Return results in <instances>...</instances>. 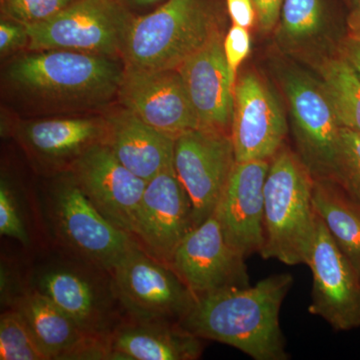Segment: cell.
Wrapping results in <instances>:
<instances>
[{
	"label": "cell",
	"instance_id": "cell-1",
	"mask_svg": "<svg viewBox=\"0 0 360 360\" xmlns=\"http://www.w3.org/2000/svg\"><path fill=\"white\" fill-rule=\"evenodd\" d=\"M292 284L290 274H274L255 286L200 296L179 326L201 340L231 345L255 360H286L279 314Z\"/></svg>",
	"mask_w": 360,
	"mask_h": 360
},
{
	"label": "cell",
	"instance_id": "cell-2",
	"mask_svg": "<svg viewBox=\"0 0 360 360\" xmlns=\"http://www.w3.org/2000/svg\"><path fill=\"white\" fill-rule=\"evenodd\" d=\"M120 60L61 49L32 51L7 65L4 82L34 110H94L117 99L124 71Z\"/></svg>",
	"mask_w": 360,
	"mask_h": 360
},
{
	"label": "cell",
	"instance_id": "cell-3",
	"mask_svg": "<svg viewBox=\"0 0 360 360\" xmlns=\"http://www.w3.org/2000/svg\"><path fill=\"white\" fill-rule=\"evenodd\" d=\"M314 184L309 168L290 149L283 146L270 160L260 257L288 265L307 264L317 221Z\"/></svg>",
	"mask_w": 360,
	"mask_h": 360
},
{
	"label": "cell",
	"instance_id": "cell-4",
	"mask_svg": "<svg viewBox=\"0 0 360 360\" xmlns=\"http://www.w3.org/2000/svg\"><path fill=\"white\" fill-rule=\"evenodd\" d=\"M219 28L210 0H165L135 15L122 59L124 65L179 70Z\"/></svg>",
	"mask_w": 360,
	"mask_h": 360
},
{
	"label": "cell",
	"instance_id": "cell-5",
	"mask_svg": "<svg viewBox=\"0 0 360 360\" xmlns=\"http://www.w3.org/2000/svg\"><path fill=\"white\" fill-rule=\"evenodd\" d=\"M134 18L120 0H72L51 20L26 26L28 49H61L122 59Z\"/></svg>",
	"mask_w": 360,
	"mask_h": 360
},
{
	"label": "cell",
	"instance_id": "cell-6",
	"mask_svg": "<svg viewBox=\"0 0 360 360\" xmlns=\"http://www.w3.org/2000/svg\"><path fill=\"white\" fill-rule=\"evenodd\" d=\"M108 274L117 302L136 321L179 324L196 300L169 264L139 243Z\"/></svg>",
	"mask_w": 360,
	"mask_h": 360
},
{
	"label": "cell",
	"instance_id": "cell-7",
	"mask_svg": "<svg viewBox=\"0 0 360 360\" xmlns=\"http://www.w3.org/2000/svg\"><path fill=\"white\" fill-rule=\"evenodd\" d=\"M51 212L63 243L90 265L108 274L137 245L131 234L97 210L70 174L52 191Z\"/></svg>",
	"mask_w": 360,
	"mask_h": 360
},
{
	"label": "cell",
	"instance_id": "cell-8",
	"mask_svg": "<svg viewBox=\"0 0 360 360\" xmlns=\"http://www.w3.org/2000/svg\"><path fill=\"white\" fill-rule=\"evenodd\" d=\"M236 162L231 135L194 129L175 139L174 169L191 200L194 227L214 212Z\"/></svg>",
	"mask_w": 360,
	"mask_h": 360
},
{
	"label": "cell",
	"instance_id": "cell-9",
	"mask_svg": "<svg viewBox=\"0 0 360 360\" xmlns=\"http://www.w3.org/2000/svg\"><path fill=\"white\" fill-rule=\"evenodd\" d=\"M117 99L123 108L172 139L200 129L198 115L177 70L124 65Z\"/></svg>",
	"mask_w": 360,
	"mask_h": 360
},
{
	"label": "cell",
	"instance_id": "cell-10",
	"mask_svg": "<svg viewBox=\"0 0 360 360\" xmlns=\"http://www.w3.org/2000/svg\"><path fill=\"white\" fill-rule=\"evenodd\" d=\"M307 264L314 277L309 314L321 317L336 331L359 328V274L319 217Z\"/></svg>",
	"mask_w": 360,
	"mask_h": 360
},
{
	"label": "cell",
	"instance_id": "cell-11",
	"mask_svg": "<svg viewBox=\"0 0 360 360\" xmlns=\"http://www.w3.org/2000/svg\"><path fill=\"white\" fill-rule=\"evenodd\" d=\"M169 265L196 298L250 285L245 257L229 245L214 214L182 239Z\"/></svg>",
	"mask_w": 360,
	"mask_h": 360
},
{
	"label": "cell",
	"instance_id": "cell-12",
	"mask_svg": "<svg viewBox=\"0 0 360 360\" xmlns=\"http://www.w3.org/2000/svg\"><path fill=\"white\" fill-rule=\"evenodd\" d=\"M300 158L315 179H333L340 125L322 85L302 75H288L285 82Z\"/></svg>",
	"mask_w": 360,
	"mask_h": 360
},
{
	"label": "cell",
	"instance_id": "cell-13",
	"mask_svg": "<svg viewBox=\"0 0 360 360\" xmlns=\"http://www.w3.org/2000/svg\"><path fill=\"white\" fill-rule=\"evenodd\" d=\"M193 229L188 194L174 167L167 168L146 184L132 236L142 250L169 264L177 246Z\"/></svg>",
	"mask_w": 360,
	"mask_h": 360
},
{
	"label": "cell",
	"instance_id": "cell-14",
	"mask_svg": "<svg viewBox=\"0 0 360 360\" xmlns=\"http://www.w3.org/2000/svg\"><path fill=\"white\" fill-rule=\"evenodd\" d=\"M66 172L106 219L132 236L148 181L127 169L106 143L90 148Z\"/></svg>",
	"mask_w": 360,
	"mask_h": 360
},
{
	"label": "cell",
	"instance_id": "cell-15",
	"mask_svg": "<svg viewBox=\"0 0 360 360\" xmlns=\"http://www.w3.org/2000/svg\"><path fill=\"white\" fill-rule=\"evenodd\" d=\"M286 134L283 111L271 90L255 73L241 75L231 129L236 162L271 160L283 148Z\"/></svg>",
	"mask_w": 360,
	"mask_h": 360
},
{
	"label": "cell",
	"instance_id": "cell-16",
	"mask_svg": "<svg viewBox=\"0 0 360 360\" xmlns=\"http://www.w3.org/2000/svg\"><path fill=\"white\" fill-rule=\"evenodd\" d=\"M270 160L236 162L213 214L224 238L243 257L262 252L264 243V184Z\"/></svg>",
	"mask_w": 360,
	"mask_h": 360
},
{
	"label": "cell",
	"instance_id": "cell-17",
	"mask_svg": "<svg viewBox=\"0 0 360 360\" xmlns=\"http://www.w3.org/2000/svg\"><path fill=\"white\" fill-rule=\"evenodd\" d=\"M200 129L231 135L234 89L219 28L179 66Z\"/></svg>",
	"mask_w": 360,
	"mask_h": 360
},
{
	"label": "cell",
	"instance_id": "cell-18",
	"mask_svg": "<svg viewBox=\"0 0 360 360\" xmlns=\"http://www.w3.org/2000/svg\"><path fill=\"white\" fill-rule=\"evenodd\" d=\"M92 276L78 267L56 265L40 274L37 290L68 315L85 335L108 338L117 326L112 316L115 293L112 283L105 288Z\"/></svg>",
	"mask_w": 360,
	"mask_h": 360
},
{
	"label": "cell",
	"instance_id": "cell-19",
	"mask_svg": "<svg viewBox=\"0 0 360 360\" xmlns=\"http://www.w3.org/2000/svg\"><path fill=\"white\" fill-rule=\"evenodd\" d=\"M106 134L104 116H77L23 123L18 129V139L40 167L66 172L90 148L105 143Z\"/></svg>",
	"mask_w": 360,
	"mask_h": 360
},
{
	"label": "cell",
	"instance_id": "cell-20",
	"mask_svg": "<svg viewBox=\"0 0 360 360\" xmlns=\"http://www.w3.org/2000/svg\"><path fill=\"white\" fill-rule=\"evenodd\" d=\"M49 359H106L105 338L85 335L68 315L39 290L21 293L13 302Z\"/></svg>",
	"mask_w": 360,
	"mask_h": 360
},
{
	"label": "cell",
	"instance_id": "cell-21",
	"mask_svg": "<svg viewBox=\"0 0 360 360\" xmlns=\"http://www.w3.org/2000/svg\"><path fill=\"white\" fill-rule=\"evenodd\" d=\"M105 143L132 174L149 181L174 167L175 139L158 131L122 108L105 116Z\"/></svg>",
	"mask_w": 360,
	"mask_h": 360
},
{
	"label": "cell",
	"instance_id": "cell-22",
	"mask_svg": "<svg viewBox=\"0 0 360 360\" xmlns=\"http://www.w3.org/2000/svg\"><path fill=\"white\" fill-rule=\"evenodd\" d=\"M201 338L179 323L130 319L108 336L113 359L193 360L202 352Z\"/></svg>",
	"mask_w": 360,
	"mask_h": 360
},
{
	"label": "cell",
	"instance_id": "cell-23",
	"mask_svg": "<svg viewBox=\"0 0 360 360\" xmlns=\"http://www.w3.org/2000/svg\"><path fill=\"white\" fill-rule=\"evenodd\" d=\"M314 205L331 238L360 276V203L331 179H315Z\"/></svg>",
	"mask_w": 360,
	"mask_h": 360
},
{
	"label": "cell",
	"instance_id": "cell-24",
	"mask_svg": "<svg viewBox=\"0 0 360 360\" xmlns=\"http://www.w3.org/2000/svg\"><path fill=\"white\" fill-rule=\"evenodd\" d=\"M321 75L340 127L360 134V78L340 56L326 61Z\"/></svg>",
	"mask_w": 360,
	"mask_h": 360
},
{
	"label": "cell",
	"instance_id": "cell-25",
	"mask_svg": "<svg viewBox=\"0 0 360 360\" xmlns=\"http://www.w3.org/2000/svg\"><path fill=\"white\" fill-rule=\"evenodd\" d=\"M0 359L49 360L22 315L14 309L7 310L0 319Z\"/></svg>",
	"mask_w": 360,
	"mask_h": 360
},
{
	"label": "cell",
	"instance_id": "cell-26",
	"mask_svg": "<svg viewBox=\"0 0 360 360\" xmlns=\"http://www.w3.org/2000/svg\"><path fill=\"white\" fill-rule=\"evenodd\" d=\"M281 20L286 39L293 41L312 39L323 25L322 0H284Z\"/></svg>",
	"mask_w": 360,
	"mask_h": 360
},
{
	"label": "cell",
	"instance_id": "cell-27",
	"mask_svg": "<svg viewBox=\"0 0 360 360\" xmlns=\"http://www.w3.org/2000/svg\"><path fill=\"white\" fill-rule=\"evenodd\" d=\"M331 180L360 203V134L341 127L335 174Z\"/></svg>",
	"mask_w": 360,
	"mask_h": 360
},
{
	"label": "cell",
	"instance_id": "cell-28",
	"mask_svg": "<svg viewBox=\"0 0 360 360\" xmlns=\"http://www.w3.org/2000/svg\"><path fill=\"white\" fill-rule=\"evenodd\" d=\"M72 0H1L2 18L27 26L51 20Z\"/></svg>",
	"mask_w": 360,
	"mask_h": 360
},
{
	"label": "cell",
	"instance_id": "cell-29",
	"mask_svg": "<svg viewBox=\"0 0 360 360\" xmlns=\"http://www.w3.org/2000/svg\"><path fill=\"white\" fill-rule=\"evenodd\" d=\"M0 233L7 238L16 239L22 245L30 243L18 200L4 179L0 184Z\"/></svg>",
	"mask_w": 360,
	"mask_h": 360
},
{
	"label": "cell",
	"instance_id": "cell-30",
	"mask_svg": "<svg viewBox=\"0 0 360 360\" xmlns=\"http://www.w3.org/2000/svg\"><path fill=\"white\" fill-rule=\"evenodd\" d=\"M250 35L248 28L232 25L224 37V49L231 80L236 85L239 66L250 54Z\"/></svg>",
	"mask_w": 360,
	"mask_h": 360
},
{
	"label": "cell",
	"instance_id": "cell-31",
	"mask_svg": "<svg viewBox=\"0 0 360 360\" xmlns=\"http://www.w3.org/2000/svg\"><path fill=\"white\" fill-rule=\"evenodd\" d=\"M28 44L30 37L26 26L2 18L0 23V52L2 58L22 47H28Z\"/></svg>",
	"mask_w": 360,
	"mask_h": 360
},
{
	"label": "cell",
	"instance_id": "cell-32",
	"mask_svg": "<svg viewBox=\"0 0 360 360\" xmlns=\"http://www.w3.org/2000/svg\"><path fill=\"white\" fill-rule=\"evenodd\" d=\"M284 0H252L260 30L269 32L281 18Z\"/></svg>",
	"mask_w": 360,
	"mask_h": 360
},
{
	"label": "cell",
	"instance_id": "cell-33",
	"mask_svg": "<svg viewBox=\"0 0 360 360\" xmlns=\"http://www.w3.org/2000/svg\"><path fill=\"white\" fill-rule=\"evenodd\" d=\"M227 11L232 20V25L250 28L255 25L257 13L252 0H226Z\"/></svg>",
	"mask_w": 360,
	"mask_h": 360
},
{
	"label": "cell",
	"instance_id": "cell-34",
	"mask_svg": "<svg viewBox=\"0 0 360 360\" xmlns=\"http://www.w3.org/2000/svg\"><path fill=\"white\" fill-rule=\"evenodd\" d=\"M340 58L345 59L360 78V37L350 34L341 42Z\"/></svg>",
	"mask_w": 360,
	"mask_h": 360
},
{
	"label": "cell",
	"instance_id": "cell-35",
	"mask_svg": "<svg viewBox=\"0 0 360 360\" xmlns=\"http://www.w3.org/2000/svg\"><path fill=\"white\" fill-rule=\"evenodd\" d=\"M120 1L135 15H141L153 11L165 0H120Z\"/></svg>",
	"mask_w": 360,
	"mask_h": 360
},
{
	"label": "cell",
	"instance_id": "cell-36",
	"mask_svg": "<svg viewBox=\"0 0 360 360\" xmlns=\"http://www.w3.org/2000/svg\"><path fill=\"white\" fill-rule=\"evenodd\" d=\"M350 25H352V33L360 37V0H357L356 6L352 14Z\"/></svg>",
	"mask_w": 360,
	"mask_h": 360
}]
</instances>
